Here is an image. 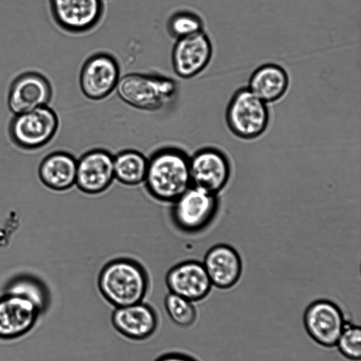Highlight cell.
<instances>
[{
  "mask_svg": "<svg viewBox=\"0 0 361 361\" xmlns=\"http://www.w3.org/2000/svg\"><path fill=\"white\" fill-rule=\"evenodd\" d=\"M190 156L175 146L162 147L148 157L144 185L155 200L172 203L190 185Z\"/></svg>",
  "mask_w": 361,
  "mask_h": 361,
  "instance_id": "1",
  "label": "cell"
},
{
  "mask_svg": "<svg viewBox=\"0 0 361 361\" xmlns=\"http://www.w3.org/2000/svg\"><path fill=\"white\" fill-rule=\"evenodd\" d=\"M97 288L105 301L116 308L145 301L150 280L140 262L119 257L102 267L97 277Z\"/></svg>",
  "mask_w": 361,
  "mask_h": 361,
  "instance_id": "2",
  "label": "cell"
},
{
  "mask_svg": "<svg viewBox=\"0 0 361 361\" xmlns=\"http://www.w3.org/2000/svg\"><path fill=\"white\" fill-rule=\"evenodd\" d=\"M116 90L118 97L130 106L157 111L173 104L179 88L178 82L171 78L130 73L120 78Z\"/></svg>",
  "mask_w": 361,
  "mask_h": 361,
  "instance_id": "3",
  "label": "cell"
},
{
  "mask_svg": "<svg viewBox=\"0 0 361 361\" xmlns=\"http://www.w3.org/2000/svg\"><path fill=\"white\" fill-rule=\"evenodd\" d=\"M270 118L269 104L247 86L235 90L226 108L225 119L228 129L243 140L261 136L267 130Z\"/></svg>",
  "mask_w": 361,
  "mask_h": 361,
  "instance_id": "4",
  "label": "cell"
},
{
  "mask_svg": "<svg viewBox=\"0 0 361 361\" xmlns=\"http://www.w3.org/2000/svg\"><path fill=\"white\" fill-rule=\"evenodd\" d=\"M219 206L218 195L191 185L171 203L170 216L178 231L194 235L203 231L212 224Z\"/></svg>",
  "mask_w": 361,
  "mask_h": 361,
  "instance_id": "5",
  "label": "cell"
},
{
  "mask_svg": "<svg viewBox=\"0 0 361 361\" xmlns=\"http://www.w3.org/2000/svg\"><path fill=\"white\" fill-rule=\"evenodd\" d=\"M59 126L58 115L48 105L13 115L8 125V135L18 147L35 150L49 143Z\"/></svg>",
  "mask_w": 361,
  "mask_h": 361,
  "instance_id": "6",
  "label": "cell"
},
{
  "mask_svg": "<svg viewBox=\"0 0 361 361\" xmlns=\"http://www.w3.org/2000/svg\"><path fill=\"white\" fill-rule=\"evenodd\" d=\"M120 75L119 63L113 55L106 52L95 53L82 66L79 75L80 88L87 99L102 100L116 90Z\"/></svg>",
  "mask_w": 361,
  "mask_h": 361,
  "instance_id": "7",
  "label": "cell"
},
{
  "mask_svg": "<svg viewBox=\"0 0 361 361\" xmlns=\"http://www.w3.org/2000/svg\"><path fill=\"white\" fill-rule=\"evenodd\" d=\"M191 185L218 195L227 185L231 164L221 149L205 147L190 156Z\"/></svg>",
  "mask_w": 361,
  "mask_h": 361,
  "instance_id": "8",
  "label": "cell"
},
{
  "mask_svg": "<svg viewBox=\"0 0 361 361\" xmlns=\"http://www.w3.org/2000/svg\"><path fill=\"white\" fill-rule=\"evenodd\" d=\"M303 322L305 330L317 344L336 346L347 322L341 307L327 299H319L306 308Z\"/></svg>",
  "mask_w": 361,
  "mask_h": 361,
  "instance_id": "9",
  "label": "cell"
},
{
  "mask_svg": "<svg viewBox=\"0 0 361 361\" xmlns=\"http://www.w3.org/2000/svg\"><path fill=\"white\" fill-rule=\"evenodd\" d=\"M49 6L56 24L72 34L95 28L104 12V0H49Z\"/></svg>",
  "mask_w": 361,
  "mask_h": 361,
  "instance_id": "10",
  "label": "cell"
},
{
  "mask_svg": "<svg viewBox=\"0 0 361 361\" xmlns=\"http://www.w3.org/2000/svg\"><path fill=\"white\" fill-rule=\"evenodd\" d=\"M52 96V85L44 75L34 71H25L12 81L7 104L16 115L48 106Z\"/></svg>",
  "mask_w": 361,
  "mask_h": 361,
  "instance_id": "11",
  "label": "cell"
},
{
  "mask_svg": "<svg viewBox=\"0 0 361 361\" xmlns=\"http://www.w3.org/2000/svg\"><path fill=\"white\" fill-rule=\"evenodd\" d=\"M212 55L213 45L204 30L177 39L171 51L173 71L180 78H192L207 67Z\"/></svg>",
  "mask_w": 361,
  "mask_h": 361,
  "instance_id": "12",
  "label": "cell"
},
{
  "mask_svg": "<svg viewBox=\"0 0 361 361\" xmlns=\"http://www.w3.org/2000/svg\"><path fill=\"white\" fill-rule=\"evenodd\" d=\"M114 154L105 149L87 151L77 159L75 185L82 192L96 195L113 183Z\"/></svg>",
  "mask_w": 361,
  "mask_h": 361,
  "instance_id": "13",
  "label": "cell"
},
{
  "mask_svg": "<svg viewBox=\"0 0 361 361\" xmlns=\"http://www.w3.org/2000/svg\"><path fill=\"white\" fill-rule=\"evenodd\" d=\"M111 322L114 329L124 338L133 341H143L157 332L159 317L152 305L142 301L114 308Z\"/></svg>",
  "mask_w": 361,
  "mask_h": 361,
  "instance_id": "14",
  "label": "cell"
},
{
  "mask_svg": "<svg viewBox=\"0 0 361 361\" xmlns=\"http://www.w3.org/2000/svg\"><path fill=\"white\" fill-rule=\"evenodd\" d=\"M169 292L193 302L201 301L209 294L212 284L202 262L189 259L173 265L166 274Z\"/></svg>",
  "mask_w": 361,
  "mask_h": 361,
  "instance_id": "15",
  "label": "cell"
},
{
  "mask_svg": "<svg viewBox=\"0 0 361 361\" xmlns=\"http://www.w3.org/2000/svg\"><path fill=\"white\" fill-rule=\"evenodd\" d=\"M41 314L30 301L3 293L0 296V340L12 341L26 335Z\"/></svg>",
  "mask_w": 361,
  "mask_h": 361,
  "instance_id": "16",
  "label": "cell"
},
{
  "mask_svg": "<svg viewBox=\"0 0 361 361\" xmlns=\"http://www.w3.org/2000/svg\"><path fill=\"white\" fill-rule=\"evenodd\" d=\"M212 286L228 289L239 281L242 273V261L233 247L219 244L206 252L202 262Z\"/></svg>",
  "mask_w": 361,
  "mask_h": 361,
  "instance_id": "17",
  "label": "cell"
},
{
  "mask_svg": "<svg viewBox=\"0 0 361 361\" xmlns=\"http://www.w3.org/2000/svg\"><path fill=\"white\" fill-rule=\"evenodd\" d=\"M289 85L288 73L283 66L275 63H266L252 72L247 87L269 104L283 98Z\"/></svg>",
  "mask_w": 361,
  "mask_h": 361,
  "instance_id": "18",
  "label": "cell"
},
{
  "mask_svg": "<svg viewBox=\"0 0 361 361\" xmlns=\"http://www.w3.org/2000/svg\"><path fill=\"white\" fill-rule=\"evenodd\" d=\"M76 170L77 159L72 154L66 151H56L42 160L38 175L47 188L63 192L75 185Z\"/></svg>",
  "mask_w": 361,
  "mask_h": 361,
  "instance_id": "19",
  "label": "cell"
},
{
  "mask_svg": "<svg viewBox=\"0 0 361 361\" xmlns=\"http://www.w3.org/2000/svg\"><path fill=\"white\" fill-rule=\"evenodd\" d=\"M148 157L135 149H124L114 154V178L127 186H137L144 183Z\"/></svg>",
  "mask_w": 361,
  "mask_h": 361,
  "instance_id": "20",
  "label": "cell"
},
{
  "mask_svg": "<svg viewBox=\"0 0 361 361\" xmlns=\"http://www.w3.org/2000/svg\"><path fill=\"white\" fill-rule=\"evenodd\" d=\"M4 293L17 295L30 301L42 314L48 310L50 305V293L47 285L30 274H19L11 278L4 286Z\"/></svg>",
  "mask_w": 361,
  "mask_h": 361,
  "instance_id": "21",
  "label": "cell"
},
{
  "mask_svg": "<svg viewBox=\"0 0 361 361\" xmlns=\"http://www.w3.org/2000/svg\"><path fill=\"white\" fill-rule=\"evenodd\" d=\"M195 302L169 292L164 300L165 310L170 319L182 328L192 326L197 318Z\"/></svg>",
  "mask_w": 361,
  "mask_h": 361,
  "instance_id": "22",
  "label": "cell"
},
{
  "mask_svg": "<svg viewBox=\"0 0 361 361\" xmlns=\"http://www.w3.org/2000/svg\"><path fill=\"white\" fill-rule=\"evenodd\" d=\"M166 27L169 35L177 39L204 30V22L193 12L180 11L170 16Z\"/></svg>",
  "mask_w": 361,
  "mask_h": 361,
  "instance_id": "23",
  "label": "cell"
},
{
  "mask_svg": "<svg viewBox=\"0 0 361 361\" xmlns=\"http://www.w3.org/2000/svg\"><path fill=\"white\" fill-rule=\"evenodd\" d=\"M336 345L340 353L345 358L352 361H359L361 357L360 326L347 322Z\"/></svg>",
  "mask_w": 361,
  "mask_h": 361,
  "instance_id": "24",
  "label": "cell"
},
{
  "mask_svg": "<svg viewBox=\"0 0 361 361\" xmlns=\"http://www.w3.org/2000/svg\"><path fill=\"white\" fill-rule=\"evenodd\" d=\"M153 361H199L195 357L182 352H168L157 357Z\"/></svg>",
  "mask_w": 361,
  "mask_h": 361,
  "instance_id": "25",
  "label": "cell"
}]
</instances>
